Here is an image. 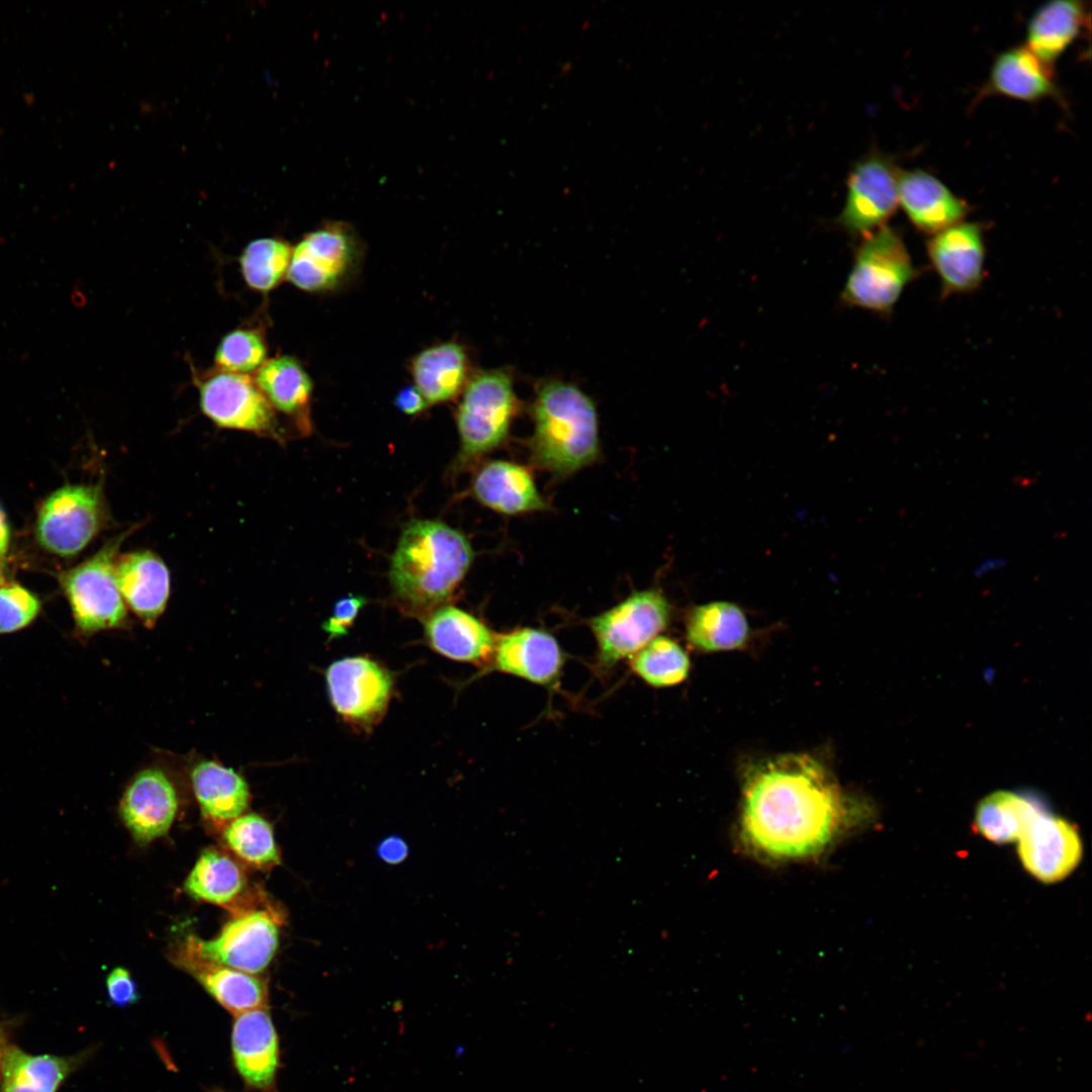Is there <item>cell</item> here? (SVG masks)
Instances as JSON below:
<instances>
[{"label": "cell", "instance_id": "6da1fadb", "mask_svg": "<svg viewBox=\"0 0 1092 1092\" xmlns=\"http://www.w3.org/2000/svg\"><path fill=\"white\" fill-rule=\"evenodd\" d=\"M835 779L807 754H785L754 767L744 785L741 834L755 853L800 859L825 849L854 819ZM867 818V817H866Z\"/></svg>", "mask_w": 1092, "mask_h": 1092}, {"label": "cell", "instance_id": "7a4b0ae2", "mask_svg": "<svg viewBox=\"0 0 1092 1092\" xmlns=\"http://www.w3.org/2000/svg\"><path fill=\"white\" fill-rule=\"evenodd\" d=\"M473 560L459 531L431 520H414L401 532L391 557L389 580L405 612L426 615L452 596Z\"/></svg>", "mask_w": 1092, "mask_h": 1092}, {"label": "cell", "instance_id": "3957f363", "mask_svg": "<svg viewBox=\"0 0 1092 1092\" xmlns=\"http://www.w3.org/2000/svg\"><path fill=\"white\" fill-rule=\"evenodd\" d=\"M530 459L554 477L592 465L601 454L599 418L593 399L576 385L546 380L532 405Z\"/></svg>", "mask_w": 1092, "mask_h": 1092}, {"label": "cell", "instance_id": "277c9868", "mask_svg": "<svg viewBox=\"0 0 1092 1092\" xmlns=\"http://www.w3.org/2000/svg\"><path fill=\"white\" fill-rule=\"evenodd\" d=\"M918 276L902 235L886 224L862 238L841 299L849 306L888 315Z\"/></svg>", "mask_w": 1092, "mask_h": 1092}, {"label": "cell", "instance_id": "5b68a950", "mask_svg": "<svg viewBox=\"0 0 1092 1092\" xmlns=\"http://www.w3.org/2000/svg\"><path fill=\"white\" fill-rule=\"evenodd\" d=\"M132 531L111 538L94 555L59 577L75 630L81 636L128 626L127 608L116 582L115 563L121 544Z\"/></svg>", "mask_w": 1092, "mask_h": 1092}, {"label": "cell", "instance_id": "8992f818", "mask_svg": "<svg viewBox=\"0 0 1092 1092\" xmlns=\"http://www.w3.org/2000/svg\"><path fill=\"white\" fill-rule=\"evenodd\" d=\"M517 413L518 399L508 370H483L469 377L455 416L462 461H474L500 446Z\"/></svg>", "mask_w": 1092, "mask_h": 1092}, {"label": "cell", "instance_id": "52a82bcc", "mask_svg": "<svg viewBox=\"0 0 1092 1092\" xmlns=\"http://www.w3.org/2000/svg\"><path fill=\"white\" fill-rule=\"evenodd\" d=\"M285 913L265 898L259 904L233 914L217 936L203 940L189 935L186 940L201 957L232 969L258 975L273 960L279 944Z\"/></svg>", "mask_w": 1092, "mask_h": 1092}, {"label": "cell", "instance_id": "ba28073f", "mask_svg": "<svg viewBox=\"0 0 1092 1092\" xmlns=\"http://www.w3.org/2000/svg\"><path fill=\"white\" fill-rule=\"evenodd\" d=\"M99 484H66L41 503L35 520V538L46 551L72 557L102 530L107 520Z\"/></svg>", "mask_w": 1092, "mask_h": 1092}, {"label": "cell", "instance_id": "9c48e42d", "mask_svg": "<svg viewBox=\"0 0 1092 1092\" xmlns=\"http://www.w3.org/2000/svg\"><path fill=\"white\" fill-rule=\"evenodd\" d=\"M327 692L339 718L359 731H370L385 716L394 689L392 673L367 655L332 662L325 672Z\"/></svg>", "mask_w": 1092, "mask_h": 1092}, {"label": "cell", "instance_id": "30bf717a", "mask_svg": "<svg viewBox=\"0 0 1092 1092\" xmlns=\"http://www.w3.org/2000/svg\"><path fill=\"white\" fill-rule=\"evenodd\" d=\"M670 619V605L659 589L632 593L624 601L592 618L599 661L605 667L631 658L659 636Z\"/></svg>", "mask_w": 1092, "mask_h": 1092}, {"label": "cell", "instance_id": "8fae6325", "mask_svg": "<svg viewBox=\"0 0 1092 1092\" xmlns=\"http://www.w3.org/2000/svg\"><path fill=\"white\" fill-rule=\"evenodd\" d=\"M197 380L201 411L217 427L280 437L275 410L253 377L216 368Z\"/></svg>", "mask_w": 1092, "mask_h": 1092}, {"label": "cell", "instance_id": "7c38bea8", "mask_svg": "<svg viewBox=\"0 0 1092 1092\" xmlns=\"http://www.w3.org/2000/svg\"><path fill=\"white\" fill-rule=\"evenodd\" d=\"M359 253L354 233L342 223H330L307 234L292 248L286 277L304 291L332 290L353 272Z\"/></svg>", "mask_w": 1092, "mask_h": 1092}, {"label": "cell", "instance_id": "4fadbf2b", "mask_svg": "<svg viewBox=\"0 0 1092 1092\" xmlns=\"http://www.w3.org/2000/svg\"><path fill=\"white\" fill-rule=\"evenodd\" d=\"M898 173L882 154H871L855 164L838 223L861 238L886 225L898 206Z\"/></svg>", "mask_w": 1092, "mask_h": 1092}, {"label": "cell", "instance_id": "5bb4252c", "mask_svg": "<svg viewBox=\"0 0 1092 1092\" xmlns=\"http://www.w3.org/2000/svg\"><path fill=\"white\" fill-rule=\"evenodd\" d=\"M926 253L943 297L972 292L982 284L986 247L979 222L962 220L929 236Z\"/></svg>", "mask_w": 1092, "mask_h": 1092}, {"label": "cell", "instance_id": "9a60e30c", "mask_svg": "<svg viewBox=\"0 0 1092 1092\" xmlns=\"http://www.w3.org/2000/svg\"><path fill=\"white\" fill-rule=\"evenodd\" d=\"M1017 842L1024 869L1046 884L1068 877L1083 855V843L1076 826L1046 808L1029 823Z\"/></svg>", "mask_w": 1092, "mask_h": 1092}, {"label": "cell", "instance_id": "2e32d148", "mask_svg": "<svg viewBox=\"0 0 1092 1092\" xmlns=\"http://www.w3.org/2000/svg\"><path fill=\"white\" fill-rule=\"evenodd\" d=\"M177 790L161 768L148 767L130 781L120 800L122 822L139 844H147L171 828L178 811Z\"/></svg>", "mask_w": 1092, "mask_h": 1092}, {"label": "cell", "instance_id": "e0dca14e", "mask_svg": "<svg viewBox=\"0 0 1092 1092\" xmlns=\"http://www.w3.org/2000/svg\"><path fill=\"white\" fill-rule=\"evenodd\" d=\"M563 663V653L555 637L544 630L525 627L495 635L488 665L490 670L553 687Z\"/></svg>", "mask_w": 1092, "mask_h": 1092}, {"label": "cell", "instance_id": "ac0fdd59", "mask_svg": "<svg viewBox=\"0 0 1092 1092\" xmlns=\"http://www.w3.org/2000/svg\"><path fill=\"white\" fill-rule=\"evenodd\" d=\"M171 958L234 1015L266 1007L267 985L257 975L206 960L186 939L175 948Z\"/></svg>", "mask_w": 1092, "mask_h": 1092}, {"label": "cell", "instance_id": "d6986e66", "mask_svg": "<svg viewBox=\"0 0 1092 1092\" xmlns=\"http://www.w3.org/2000/svg\"><path fill=\"white\" fill-rule=\"evenodd\" d=\"M898 205L921 233L931 236L968 215L969 204L925 170L898 173Z\"/></svg>", "mask_w": 1092, "mask_h": 1092}, {"label": "cell", "instance_id": "ffe728a7", "mask_svg": "<svg viewBox=\"0 0 1092 1092\" xmlns=\"http://www.w3.org/2000/svg\"><path fill=\"white\" fill-rule=\"evenodd\" d=\"M250 890L240 862L215 847L201 852L184 883L191 898L224 907L233 914L256 905L266 895L262 890Z\"/></svg>", "mask_w": 1092, "mask_h": 1092}, {"label": "cell", "instance_id": "44dd1931", "mask_svg": "<svg viewBox=\"0 0 1092 1092\" xmlns=\"http://www.w3.org/2000/svg\"><path fill=\"white\" fill-rule=\"evenodd\" d=\"M231 1042L234 1064L244 1082L260 1090L272 1087L278 1068L279 1048L277 1033L266 1007L235 1015Z\"/></svg>", "mask_w": 1092, "mask_h": 1092}, {"label": "cell", "instance_id": "7402d4cb", "mask_svg": "<svg viewBox=\"0 0 1092 1092\" xmlns=\"http://www.w3.org/2000/svg\"><path fill=\"white\" fill-rule=\"evenodd\" d=\"M993 95L1028 102L1045 98L1063 100L1052 67L1025 44L1009 48L995 58L977 97Z\"/></svg>", "mask_w": 1092, "mask_h": 1092}, {"label": "cell", "instance_id": "603a6c76", "mask_svg": "<svg viewBox=\"0 0 1092 1092\" xmlns=\"http://www.w3.org/2000/svg\"><path fill=\"white\" fill-rule=\"evenodd\" d=\"M424 633L428 645L455 661L486 665L495 635L472 614L455 606H441L426 616Z\"/></svg>", "mask_w": 1092, "mask_h": 1092}, {"label": "cell", "instance_id": "cb8c5ba5", "mask_svg": "<svg viewBox=\"0 0 1092 1092\" xmlns=\"http://www.w3.org/2000/svg\"><path fill=\"white\" fill-rule=\"evenodd\" d=\"M115 577L126 607L145 626L153 627L170 595V572L165 562L150 550L123 553L117 556Z\"/></svg>", "mask_w": 1092, "mask_h": 1092}, {"label": "cell", "instance_id": "d4e9b609", "mask_svg": "<svg viewBox=\"0 0 1092 1092\" xmlns=\"http://www.w3.org/2000/svg\"><path fill=\"white\" fill-rule=\"evenodd\" d=\"M471 490L481 505L508 516L542 512L549 508L531 472L512 461L492 460L484 463L473 477Z\"/></svg>", "mask_w": 1092, "mask_h": 1092}, {"label": "cell", "instance_id": "484cf974", "mask_svg": "<svg viewBox=\"0 0 1092 1092\" xmlns=\"http://www.w3.org/2000/svg\"><path fill=\"white\" fill-rule=\"evenodd\" d=\"M190 781L202 817L215 830L221 832L249 807L251 792L245 778L218 761L196 762Z\"/></svg>", "mask_w": 1092, "mask_h": 1092}, {"label": "cell", "instance_id": "4316f807", "mask_svg": "<svg viewBox=\"0 0 1092 1092\" xmlns=\"http://www.w3.org/2000/svg\"><path fill=\"white\" fill-rule=\"evenodd\" d=\"M89 1055H31L9 1043L1 1062L0 1092H57Z\"/></svg>", "mask_w": 1092, "mask_h": 1092}, {"label": "cell", "instance_id": "83f0119b", "mask_svg": "<svg viewBox=\"0 0 1092 1092\" xmlns=\"http://www.w3.org/2000/svg\"><path fill=\"white\" fill-rule=\"evenodd\" d=\"M1088 18V9L1082 1H1049L1029 18L1025 46L1052 67L1083 31Z\"/></svg>", "mask_w": 1092, "mask_h": 1092}, {"label": "cell", "instance_id": "f1b7e54d", "mask_svg": "<svg viewBox=\"0 0 1092 1092\" xmlns=\"http://www.w3.org/2000/svg\"><path fill=\"white\" fill-rule=\"evenodd\" d=\"M253 378L275 411L292 418L300 430L309 429L312 382L295 358L277 356L268 359Z\"/></svg>", "mask_w": 1092, "mask_h": 1092}, {"label": "cell", "instance_id": "f546056e", "mask_svg": "<svg viewBox=\"0 0 1092 1092\" xmlns=\"http://www.w3.org/2000/svg\"><path fill=\"white\" fill-rule=\"evenodd\" d=\"M411 371L415 386L428 404L448 401L463 391L468 377V359L455 342L427 348L413 359Z\"/></svg>", "mask_w": 1092, "mask_h": 1092}, {"label": "cell", "instance_id": "4dcf8cb0", "mask_svg": "<svg viewBox=\"0 0 1092 1092\" xmlns=\"http://www.w3.org/2000/svg\"><path fill=\"white\" fill-rule=\"evenodd\" d=\"M1044 808L1042 802L1027 794L998 791L978 804L974 824L977 831L989 841L1010 843L1019 839Z\"/></svg>", "mask_w": 1092, "mask_h": 1092}, {"label": "cell", "instance_id": "1f68e13d", "mask_svg": "<svg viewBox=\"0 0 1092 1092\" xmlns=\"http://www.w3.org/2000/svg\"><path fill=\"white\" fill-rule=\"evenodd\" d=\"M748 623L741 609L728 602L694 608L687 620V638L702 651L738 648L748 637Z\"/></svg>", "mask_w": 1092, "mask_h": 1092}, {"label": "cell", "instance_id": "d6a6232c", "mask_svg": "<svg viewBox=\"0 0 1092 1092\" xmlns=\"http://www.w3.org/2000/svg\"><path fill=\"white\" fill-rule=\"evenodd\" d=\"M221 833L226 847L245 864L269 871L281 863L273 828L262 816L243 814Z\"/></svg>", "mask_w": 1092, "mask_h": 1092}, {"label": "cell", "instance_id": "836d02e7", "mask_svg": "<svg viewBox=\"0 0 1092 1092\" xmlns=\"http://www.w3.org/2000/svg\"><path fill=\"white\" fill-rule=\"evenodd\" d=\"M630 659L633 672L655 688L681 682L690 669L687 652L677 642L665 636L655 637Z\"/></svg>", "mask_w": 1092, "mask_h": 1092}, {"label": "cell", "instance_id": "e575fe53", "mask_svg": "<svg viewBox=\"0 0 1092 1092\" xmlns=\"http://www.w3.org/2000/svg\"><path fill=\"white\" fill-rule=\"evenodd\" d=\"M292 247L277 238H263L249 243L240 257L242 275L253 290L268 292L287 274Z\"/></svg>", "mask_w": 1092, "mask_h": 1092}, {"label": "cell", "instance_id": "d590c367", "mask_svg": "<svg viewBox=\"0 0 1092 1092\" xmlns=\"http://www.w3.org/2000/svg\"><path fill=\"white\" fill-rule=\"evenodd\" d=\"M266 341L259 330L239 328L220 340L214 362L220 370L248 375L262 366L266 361Z\"/></svg>", "mask_w": 1092, "mask_h": 1092}, {"label": "cell", "instance_id": "8d00e7d4", "mask_svg": "<svg viewBox=\"0 0 1092 1092\" xmlns=\"http://www.w3.org/2000/svg\"><path fill=\"white\" fill-rule=\"evenodd\" d=\"M41 603L36 595L17 582L0 585V635L29 626L38 616Z\"/></svg>", "mask_w": 1092, "mask_h": 1092}, {"label": "cell", "instance_id": "74e56055", "mask_svg": "<svg viewBox=\"0 0 1092 1092\" xmlns=\"http://www.w3.org/2000/svg\"><path fill=\"white\" fill-rule=\"evenodd\" d=\"M366 603L367 600L363 596L352 594L338 600L334 605L332 615L323 624V629L329 639L347 635Z\"/></svg>", "mask_w": 1092, "mask_h": 1092}, {"label": "cell", "instance_id": "f35d334b", "mask_svg": "<svg viewBox=\"0 0 1092 1092\" xmlns=\"http://www.w3.org/2000/svg\"><path fill=\"white\" fill-rule=\"evenodd\" d=\"M106 991L110 1002L124 1007L139 1000L136 985L130 973L123 967L114 968L106 977Z\"/></svg>", "mask_w": 1092, "mask_h": 1092}, {"label": "cell", "instance_id": "ab89813d", "mask_svg": "<svg viewBox=\"0 0 1092 1092\" xmlns=\"http://www.w3.org/2000/svg\"><path fill=\"white\" fill-rule=\"evenodd\" d=\"M376 853L385 863L395 866L401 863L407 857L408 846L401 837L393 834L378 843Z\"/></svg>", "mask_w": 1092, "mask_h": 1092}, {"label": "cell", "instance_id": "60d3db41", "mask_svg": "<svg viewBox=\"0 0 1092 1092\" xmlns=\"http://www.w3.org/2000/svg\"><path fill=\"white\" fill-rule=\"evenodd\" d=\"M427 404V400L415 385L402 388L395 397V405L406 415L419 414Z\"/></svg>", "mask_w": 1092, "mask_h": 1092}, {"label": "cell", "instance_id": "b9f144b4", "mask_svg": "<svg viewBox=\"0 0 1092 1092\" xmlns=\"http://www.w3.org/2000/svg\"><path fill=\"white\" fill-rule=\"evenodd\" d=\"M1007 565V560L1003 557H988L980 561L973 569V574L977 577L988 574L990 572L1001 569Z\"/></svg>", "mask_w": 1092, "mask_h": 1092}, {"label": "cell", "instance_id": "7bdbcfd3", "mask_svg": "<svg viewBox=\"0 0 1092 1092\" xmlns=\"http://www.w3.org/2000/svg\"><path fill=\"white\" fill-rule=\"evenodd\" d=\"M10 527L6 514L0 506V557L4 558L9 550Z\"/></svg>", "mask_w": 1092, "mask_h": 1092}, {"label": "cell", "instance_id": "ee69618b", "mask_svg": "<svg viewBox=\"0 0 1092 1092\" xmlns=\"http://www.w3.org/2000/svg\"><path fill=\"white\" fill-rule=\"evenodd\" d=\"M10 1022L8 1020H0V1077H1V1062L3 1052L5 1048L10 1043L8 1041L10 1034Z\"/></svg>", "mask_w": 1092, "mask_h": 1092}, {"label": "cell", "instance_id": "f6af8a7d", "mask_svg": "<svg viewBox=\"0 0 1092 1092\" xmlns=\"http://www.w3.org/2000/svg\"><path fill=\"white\" fill-rule=\"evenodd\" d=\"M6 574L7 570L4 558L0 557V585L6 582Z\"/></svg>", "mask_w": 1092, "mask_h": 1092}]
</instances>
